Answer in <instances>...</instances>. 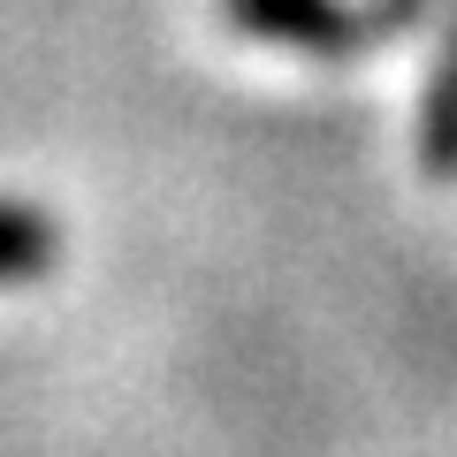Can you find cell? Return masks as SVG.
<instances>
[{"label":"cell","instance_id":"1","mask_svg":"<svg viewBox=\"0 0 457 457\" xmlns=\"http://www.w3.org/2000/svg\"><path fill=\"white\" fill-rule=\"evenodd\" d=\"M221 16L245 38L305 54V62H351V54L396 38L381 8H351V0H221Z\"/></svg>","mask_w":457,"mask_h":457},{"label":"cell","instance_id":"3","mask_svg":"<svg viewBox=\"0 0 457 457\" xmlns=\"http://www.w3.org/2000/svg\"><path fill=\"white\" fill-rule=\"evenodd\" d=\"M54 260H62V228H54V213H38L31 198H0V290L38 282Z\"/></svg>","mask_w":457,"mask_h":457},{"label":"cell","instance_id":"2","mask_svg":"<svg viewBox=\"0 0 457 457\" xmlns=\"http://www.w3.org/2000/svg\"><path fill=\"white\" fill-rule=\"evenodd\" d=\"M420 168L435 183H457V16L442 31V54L427 69V99H420Z\"/></svg>","mask_w":457,"mask_h":457},{"label":"cell","instance_id":"4","mask_svg":"<svg viewBox=\"0 0 457 457\" xmlns=\"http://www.w3.org/2000/svg\"><path fill=\"white\" fill-rule=\"evenodd\" d=\"M381 8V23H389V31H411V23L427 16V0H374Z\"/></svg>","mask_w":457,"mask_h":457}]
</instances>
